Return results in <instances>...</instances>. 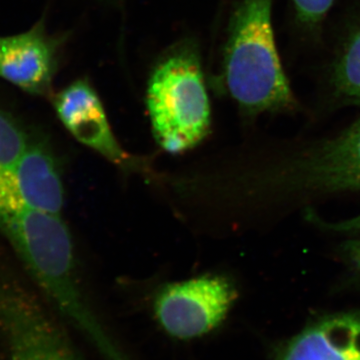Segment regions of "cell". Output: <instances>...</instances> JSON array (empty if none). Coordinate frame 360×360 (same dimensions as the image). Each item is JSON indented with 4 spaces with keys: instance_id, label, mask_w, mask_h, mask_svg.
Wrapping results in <instances>:
<instances>
[{
    "instance_id": "13",
    "label": "cell",
    "mask_w": 360,
    "mask_h": 360,
    "mask_svg": "<svg viewBox=\"0 0 360 360\" xmlns=\"http://www.w3.org/2000/svg\"><path fill=\"white\" fill-rule=\"evenodd\" d=\"M316 224H321V226L330 229V231L355 233V232H360V214L354 217V219L342 220V221L335 222V224H331V222L328 224V222L321 221V219H317Z\"/></svg>"
},
{
    "instance_id": "14",
    "label": "cell",
    "mask_w": 360,
    "mask_h": 360,
    "mask_svg": "<svg viewBox=\"0 0 360 360\" xmlns=\"http://www.w3.org/2000/svg\"><path fill=\"white\" fill-rule=\"evenodd\" d=\"M343 250L350 264L354 265L360 274V240L348 241L343 245Z\"/></svg>"
},
{
    "instance_id": "7",
    "label": "cell",
    "mask_w": 360,
    "mask_h": 360,
    "mask_svg": "<svg viewBox=\"0 0 360 360\" xmlns=\"http://www.w3.org/2000/svg\"><path fill=\"white\" fill-rule=\"evenodd\" d=\"M58 68V41L39 22L27 32L0 37V78L32 94L46 96Z\"/></svg>"
},
{
    "instance_id": "11",
    "label": "cell",
    "mask_w": 360,
    "mask_h": 360,
    "mask_svg": "<svg viewBox=\"0 0 360 360\" xmlns=\"http://www.w3.org/2000/svg\"><path fill=\"white\" fill-rule=\"evenodd\" d=\"M33 139L20 120L0 108V168L11 169Z\"/></svg>"
},
{
    "instance_id": "3",
    "label": "cell",
    "mask_w": 360,
    "mask_h": 360,
    "mask_svg": "<svg viewBox=\"0 0 360 360\" xmlns=\"http://www.w3.org/2000/svg\"><path fill=\"white\" fill-rule=\"evenodd\" d=\"M253 184L272 200L360 191V118L335 139L274 161Z\"/></svg>"
},
{
    "instance_id": "15",
    "label": "cell",
    "mask_w": 360,
    "mask_h": 360,
    "mask_svg": "<svg viewBox=\"0 0 360 360\" xmlns=\"http://www.w3.org/2000/svg\"><path fill=\"white\" fill-rule=\"evenodd\" d=\"M0 360H1V359H0Z\"/></svg>"
},
{
    "instance_id": "4",
    "label": "cell",
    "mask_w": 360,
    "mask_h": 360,
    "mask_svg": "<svg viewBox=\"0 0 360 360\" xmlns=\"http://www.w3.org/2000/svg\"><path fill=\"white\" fill-rule=\"evenodd\" d=\"M51 309L0 259V340L9 360H85Z\"/></svg>"
},
{
    "instance_id": "5",
    "label": "cell",
    "mask_w": 360,
    "mask_h": 360,
    "mask_svg": "<svg viewBox=\"0 0 360 360\" xmlns=\"http://www.w3.org/2000/svg\"><path fill=\"white\" fill-rule=\"evenodd\" d=\"M236 298V288L224 276H203L163 288L156 295L153 311L168 336L193 340L219 328Z\"/></svg>"
},
{
    "instance_id": "1",
    "label": "cell",
    "mask_w": 360,
    "mask_h": 360,
    "mask_svg": "<svg viewBox=\"0 0 360 360\" xmlns=\"http://www.w3.org/2000/svg\"><path fill=\"white\" fill-rule=\"evenodd\" d=\"M271 9L272 0H240L225 49V85L250 115L296 105L277 51Z\"/></svg>"
},
{
    "instance_id": "12",
    "label": "cell",
    "mask_w": 360,
    "mask_h": 360,
    "mask_svg": "<svg viewBox=\"0 0 360 360\" xmlns=\"http://www.w3.org/2000/svg\"><path fill=\"white\" fill-rule=\"evenodd\" d=\"M335 0H293L298 16L303 22L315 23L321 20Z\"/></svg>"
},
{
    "instance_id": "2",
    "label": "cell",
    "mask_w": 360,
    "mask_h": 360,
    "mask_svg": "<svg viewBox=\"0 0 360 360\" xmlns=\"http://www.w3.org/2000/svg\"><path fill=\"white\" fill-rule=\"evenodd\" d=\"M146 103L153 135L163 150L177 155L205 139L212 113L193 49H179L161 61L149 79Z\"/></svg>"
},
{
    "instance_id": "9",
    "label": "cell",
    "mask_w": 360,
    "mask_h": 360,
    "mask_svg": "<svg viewBox=\"0 0 360 360\" xmlns=\"http://www.w3.org/2000/svg\"><path fill=\"white\" fill-rule=\"evenodd\" d=\"M9 174L26 205L39 212L60 214L65 205V188L49 144L34 136Z\"/></svg>"
},
{
    "instance_id": "10",
    "label": "cell",
    "mask_w": 360,
    "mask_h": 360,
    "mask_svg": "<svg viewBox=\"0 0 360 360\" xmlns=\"http://www.w3.org/2000/svg\"><path fill=\"white\" fill-rule=\"evenodd\" d=\"M333 82L340 96L360 101V25L350 35L336 61Z\"/></svg>"
},
{
    "instance_id": "8",
    "label": "cell",
    "mask_w": 360,
    "mask_h": 360,
    "mask_svg": "<svg viewBox=\"0 0 360 360\" xmlns=\"http://www.w3.org/2000/svg\"><path fill=\"white\" fill-rule=\"evenodd\" d=\"M276 360H360V312L314 322L293 338Z\"/></svg>"
},
{
    "instance_id": "6",
    "label": "cell",
    "mask_w": 360,
    "mask_h": 360,
    "mask_svg": "<svg viewBox=\"0 0 360 360\" xmlns=\"http://www.w3.org/2000/svg\"><path fill=\"white\" fill-rule=\"evenodd\" d=\"M53 105L59 120L80 143L123 169L143 168L116 141L101 98L89 82L68 85L54 96Z\"/></svg>"
}]
</instances>
